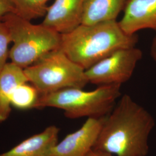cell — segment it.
I'll list each match as a JSON object with an SVG mask.
<instances>
[{"label":"cell","instance_id":"obj_15","mask_svg":"<svg viewBox=\"0 0 156 156\" xmlns=\"http://www.w3.org/2000/svg\"><path fill=\"white\" fill-rule=\"evenodd\" d=\"M11 40L8 29L5 23L0 22V73L8 63L7 60L9 58V46Z\"/></svg>","mask_w":156,"mask_h":156},{"label":"cell","instance_id":"obj_8","mask_svg":"<svg viewBox=\"0 0 156 156\" xmlns=\"http://www.w3.org/2000/svg\"><path fill=\"white\" fill-rule=\"evenodd\" d=\"M84 0H55L48 6L42 24L58 33H68L82 24Z\"/></svg>","mask_w":156,"mask_h":156},{"label":"cell","instance_id":"obj_3","mask_svg":"<svg viewBox=\"0 0 156 156\" xmlns=\"http://www.w3.org/2000/svg\"><path fill=\"white\" fill-rule=\"evenodd\" d=\"M121 84L102 85L93 91L68 88L40 95L34 109L55 108L70 119L101 118L108 115L121 95Z\"/></svg>","mask_w":156,"mask_h":156},{"label":"cell","instance_id":"obj_10","mask_svg":"<svg viewBox=\"0 0 156 156\" xmlns=\"http://www.w3.org/2000/svg\"><path fill=\"white\" fill-rule=\"evenodd\" d=\"M60 129L52 125L26 139L0 156H49L58 143Z\"/></svg>","mask_w":156,"mask_h":156},{"label":"cell","instance_id":"obj_11","mask_svg":"<svg viewBox=\"0 0 156 156\" xmlns=\"http://www.w3.org/2000/svg\"><path fill=\"white\" fill-rule=\"evenodd\" d=\"M28 82L24 69L13 62H8L0 73V123L9 117L12 111L11 97L21 84Z\"/></svg>","mask_w":156,"mask_h":156},{"label":"cell","instance_id":"obj_16","mask_svg":"<svg viewBox=\"0 0 156 156\" xmlns=\"http://www.w3.org/2000/svg\"><path fill=\"white\" fill-rule=\"evenodd\" d=\"M15 13V9L12 0H0V22L8 15Z\"/></svg>","mask_w":156,"mask_h":156},{"label":"cell","instance_id":"obj_12","mask_svg":"<svg viewBox=\"0 0 156 156\" xmlns=\"http://www.w3.org/2000/svg\"><path fill=\"white\" fill-rule=\"evenodd\" d=\"M128 0H84L81 24L90 25L116 20Z\"/></svg>","mask_w":156,"mask_h":156},{"label":"cell","instance_id":"obj_17","mask_svg":"<svg viewBox=\"0 0 156 156\" xmlns=\"http://www.w3.org/2000/svg\"><path fill=\"white\" fill-rule=\"evenodd\" d=\"M86 156H113L109 153L105 152L103 151H97L92 149L90 151L89 153Z\"/></svg>","mask_w":156,"mask_h":156},{"label":"cell","instance_id":"obj_6","mask_svg":"<svg viewBox=\"0 0 156 156\" xmlns=\"http://www.w3.org/2000/svg\"><path fill=\"white\" fill-rule=\"evenodd\" d=\"M142 51L135 46L116 50L85 70L89 83L97 85L121 84L131 78Z\"/></svg>","mask_w":156,"mask_h":156},{"label":"cell","instance_id":"obj_13","mask_svg":"<svg viewBox=\"0 0 156 156\" xmlns=\"http://www.w3.org/2000/svg\"><path fill=\"white\" fill-rule=\"evenodd\" d=\"M15 13L23 18L31 21L44 17L48 8L50 0H12Z\"/></svg>","mask_w":156,"mask_h":156},{"label":"cell","instance_id":"obj_4","mask_svg":"<svg viewBox=\"0 0 156 156\" xmlns=\"http://www.w3.org/2000/svg\"><path fill=\"white\" fill-rule=\"evenodd\" d=\"M2 21L13 44L9 58L23 69L60 48L62 34L42 23L34 24L15 13L8 15Z\"/></svg>","mask_w":156,"mask_h":156},{"label":"cell","instance_id":"obj_9","mask_svg":"<svg viewBox=\"0 0 156 156\" xmlns=\"http://www.w3.org/2000/svg\"><path fill=\"white\" fill-rule=\"evenodd\" d=\"M123 12L119 23L126 33L147 28L156 31V0H128Z\"/></svg>","mask_w":156,"mask_h":156},{"label":"cell","instance_id":"obj_5","mask_svg":"<svg viewBox=\"0 0 156 156\" xmlns=\"http://www.w3.org/2000/svg\"><path fill=\"white\" fill-rule=\"evenodd\" d=\"M28 82L39 94L68 88L83 89L89 83L85 70L73 62L59 48L24 69Z\"/></svg>","mask_w":156,"mask_h":156},{"label":"cell","instance_id":"obj_7","mask_svg":"<svg viewBox=\"0 0 156 156\" xmlns=\"http://www.w3.org/2000/svg\"><path fill=\"white\" fill-rule=\"evenodd\" d=\"M105 117L88 118L77 131L58 142L49 156H87L94 146Z\"/></svg>","mask_w":156,"mask_h":156},{"label":"cell","instance_id":"obj_18","mask_svg":"<svg viewBox=\"0 0 156 156\" xmlns=\"http://www.w3.org/2000/svg\"><path fill=\"white\" fill-rule=\"evenodd\" d=\"M151 54L153 58L156 61V36L153 41L151 48Z\"/></svg>","mask_w":156,"mask_h":156},{"label":"cell","instance_id":"obj_14","mask_svg":"<svg viewBox=\"0 0 156 156\" xmlns=\"http://www.w3.org/2000/svg\"><path fill=\"white\" fill-rule=\"evenodd\" d=\"M40 96L37 89L28 82L21 84L15 90L11 97V105L16 109H34Z\"/></svg>","mask_w":156,"mask_h":156},{"label":"cell","instance_id":"obj_1","mask_svg":"<svg viewBox=\"0 0 156 156\" xmlns=\"http://www.w3.org/2000/svg\"><path fill=\"white\" fill-rule=\"evenodd\" d=\"M154 126L151 113L129 95H123L105 117L93 149L116 156H146Z\"/></svg>","mask_w":156,"mask_h":156},{"label":"cell","instance_id":"obj_2","mask_svg":"<svg viewBox=\"0 0 156 156\" xmlns=\"http://www.w3.org/2000/svg\"><path fill=\"white\" fill-rule=\"evenodd\" d=\"M136 34L123 31L117 20L94 24H80L62 34L60 49L71 60L84 70L123 48L135 46Z\"/></svg>","mask_w":156,"mask_h":156}]
</instances>
